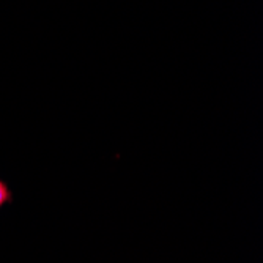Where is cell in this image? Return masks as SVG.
<instances>
[{
  "label": "cell",
  "instance_id": "1",
  "mask_svg": "<svg viewBox=\"0 0 263 263\" xmlns=\"http://www.w3.org/2000/svg\"><path fill=\"white\" fill-rule=\"evenodd\" d=\"M11 199H13L11 189L8 187V184L4 180H0V208H2L4 205H7V203H10Z\"/></svg>",
  "mask_w": 263,
  "mask_h": 263
}]
</instances>
